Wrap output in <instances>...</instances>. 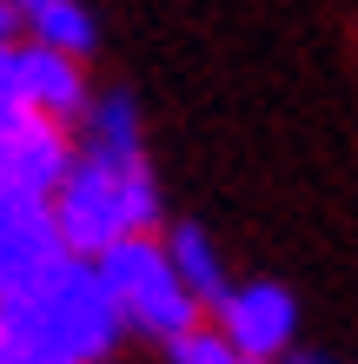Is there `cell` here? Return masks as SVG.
Masks as SVG:
<instances>
[{"label": "cell", "instance_id": "obj_6", "mask_svg": "<svg viewBox=\"0 0 358 364\" xmlns=\"http://www.w3.org/2000/svg\"><path fill=\"white\" fill-rule=\"evenodd\" d=\"M7 80H14V100L27 106V113L67 126V133L87 119V106H93L87 67L67 60V53H53V47H33V40H14L7 47Z\"/></svg>", "mask_w": 358, "mask_h": 364}, {"label": "cell", "instance_id": "obj_3", "mask_svg": "<svg viewBox=\"0 0 358 364\" xmlns=\"http://www.w3.org/2000/svg\"><path fill=\"white\" fill-rule=\"evenodd\" d=\"M100 285L113 291L126 338H153V345H173L193 325H206V311L193 305V291L179 285L173 259L159 252V232H139V239H120L100 252Z\"/></svg>", "mask_w": 358, "mask_h": 364}, {"label": "cell", "instance_id": "obj_11", "mask_svg": "<svg viewBox=\"0 0 358 364\" xmlns=\"http://www.w3.org/2000/svg\"><path fill=\"white\" fill-rule=\"evenodd\" d=\"M239 364H252V358H239Z\"/></svg>", "mask_w": 358, "mask_h": 364}, {"label": "cell", "instance_id": "obj_2", "mask_svg": "<svg viewBox=\"0 0 358 364\" xmlns=\"http://www.w3.org/2000/svg\"><path fill=\"white\" fill-rule=\"evenodd\" d=\"M0 325H7L33 358H67V364H107L126 345L120 305L113 291L100 285L93 259H60L33 291L0 298Z\"/></svg>", "mask_w": 358, "mask_h": 364}, {"label": "cell", "instance_id": "obj_1", "mask_svg": "<svg viewBox=\"0 0 358 364\" xmlns=\"http://www.w3.org/2000/svg\"><path fill=\"white\" fill-rule=\"evenodd\" d=\"M53 225H60V245L73 259H100L107 245L120 239H139V232H159L166 225V199H159V173H153V153L139 159H107L93 146L73 139V159L53 186Z\"/></svg>", "mask_w": 358, "mask_h": 364}, {"label": "cell", "instance_id": "obj_10", "mask_svg": "<svg viewBox=\"0 0 358 364\" xmlns=\"http://www.w3.org/2000/svg\"><path fill=\"white\" fill-rule=\"evenodd\" d=\"M33 7H47V0H14V14H20V20H27Z\"/></svg>", "mask_w": 358, "mask_h": 364}, {"label": "cell", "instance_id": "obj_5", "mask_svg": "<svg viewBox=\"0 0 358 364\" xmlns=\"http://www.w3.org/2000/svg\"><path fill=\"white\" fill-rule=\"evenodd\" d=\"M60 259H67V245H60V225H53V199L0 186V298L33 291Z\"/></svg>", "mask_w": 358, "mask_h": 364}, {"label": "cell", "instance_id": "obj_8", "mask_svg": "<svg viewBox=\"0 0 358 364\" xmlns=\"http://www.w3.org/2000/svg\"><path fill=\"white\" fill-rule=\"evenodd\" d=\"M20 33H27L33 47H53V53L80 60V67L100 53V20H93L87 0H47V7H33L20 20Z\"/></svg>", "mask_w": 358, "mask_h": 364}, {"label": "cell", "instance_id": "obj_4", "mask_svg": "<svg viewBox=\"0 0 358 364\" xmlns=\"http://www.w3.org/2000/svg\"><path fill=\"white\" fill-rule=\"evenodd\" d=\"M213 331L252 364H279L299 345V298L279 278H233L226 298L213 305Z\"/></svg>", "mask_w": 358, "mask_h": 364}, {"label": "cell", "instance_id": "obj_9", "mask_svg": "<svg viewBox=\"0 0 358 364\" xmlns=\"http://www.w3.org/2000/svg\"><path fill=\"white\" fill-rule=\"evenodd\" d=\"M279 364H339V358H332L325 345H305V338H299V345H292V351H285Z\"/></svg>", "mask_w": 358, "mask_h": 364}, {"label": "cell", "instance_id": "obj_7", "mask_svg": "<svg viewBox=\"0 0 358 364\" xmlns=\"http://www.w3.org/2000/svg\"><path fill=\"white\" fill-rule=\"evenodd\" d=\"M159 252L173 259V272H179V285L193 291V305L199 311H213L219 298H226V259H219V239L206 232L199 219H166L159 225Z\"/></svg>", "mask_w": 358, "mask_h": 364}]
</instances>
